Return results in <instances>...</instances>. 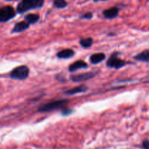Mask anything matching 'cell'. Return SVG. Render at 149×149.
<instances>
[{
	"label": "cell",
	"mask_w": 149,
	"mask_h": 149,
	"mask_svg": "<svg viewBox=\"0 0 149 149\" xmlns=\"http://www.w3.org/2000/svg\"><path fill=\"white\" fill-rule=\"evenodd\" d=\"M105 59V55L102 52L99 53H95L93 54L90 57V62L92 64H97L103 61Z\"/></svg>",
	"instance_id": "4fadbf2b"
},
{
	"label": "cell",
	"mask_w": 149,
	"mask_h": 149,
	"mask_svg": "<svg viewBox=\"0 0 149 149\" xmlns=\"http://www.w3.org/2000/svg\"><path fill=\"white\" fill-rule=\"evenodd\" d=\"M134 59L140 62L149 63V49L144 50L136 55L134 57Z\"/></svg>",
	"instance_id": "8fae6325"
},
{
	"label": "cell",
	"mask_w": 149,
	"mask_h": 149,
	"mask_svg": "<svg viewBox=\"0 0 149 149\" xmlns=\"http://www.w3.org/2000/svg\"><path fill=\"white\" fill-rule=\"evenodd\" d=\"M92 17H93V13H86L80 16V18L85 19V20H86H86H89V19L92 18Z\"/></svg>",
	"instance_id": "e0dca14e"
},
{
	"label": "cell",
	"mask_w": 149,
	"mask_h": 149,
	"mask_svg": "<svg viewBox=\"0 0 149 149\" xmlns=\"http://www.w3.org/2000/svg\"><path fill=\"white\" fill-rule=\"evenodd\" d=\"M118 15V9L116 7H111L103 11V15L107 19L115 18Z\"/></svg>",
	"instance_id": "9c48e42d"
},
{
	"label": "cell",
	"mask_w": 149,
	"mask_h": 149,
	"mask_svg": "<svg viewBox=\"0 0 149 149\" xmlns=\"http://www.w3.org/2000/svg\"><path fill=\"white\" fill-rule=\"evenodd\" d=\"M15 16V11L11 6L0 7V23L7 22Z\"/></svg>",
	"instance_id": "277c9868"
},
{
	"label": "cell",
	"mask_w": 149,
	"mask_h": 149,
	"mask_svg": "<svg viewBox=\"0 0 149 149\" xmlns=\"http://www.w3.org/2000/svg\"><path fill=\"white\" fill-rule=\"evenodd\" d=\"M74 55V52L71 49H65L57 53L56 56L61 59H68Z\"/></svg>",
	"instance_id": "7c38bea8"
},
{
	"label": "cell",
	"mask_w": 149,
	"mask_h": 149,
	"mask_svg": "<svg viewBox=\"0 0 149 149\" xmlns=\"http://www.w3.org/2000/svg\"><path fill=\"white\" fill-rule=\"evenodd\" d=\"M148 82H149V81H148Z\"/></svg>",
	"instance_id": "7402d4cb"
},
{
	"label": "cell",
	"mask_w": 149,
	"mask_h": 149,
	"mask_svg": "<svg viewBox=\"0 0 149 149\" xmlns=\"http://www.w3.org/2000/svg\"><path fill=\"white\" fill-rule=\"evenodd\" d=\"M45 0H22L17 7V12L20 14L24 13L32 9L40 8Z\"/></svg>",
	"instance_id": "6da1fadb"
},
{
	"label": "cell",
	"mask_w": 149,
	"mask_h": 149,
	"mask_svg": "<svg viewBox=\"0 0 149 149\" xmlns=\"http://www.w3.org/2000/svg\"><path fill=\"white\" fill-rule=\"evenodd\" d=\"M39 16L37 14H28L25 16V20L29 24H34L39 20Z\"/></svg>",
	"instance_id": "5bb4252c"
},
{
	"label": "cell",
	"mask_w": 149,
	"mask_h": 149,
	"mask_svg": "<svg viewBox=\"0 0 149 149\" xmlns=\"http://www.w3.org/2000/svg\"><path fill=\"white\" fill-rule=\"evenodd\" d=\"M88 87L85 85H80L79 87H74V88H72L70 90H67L65 92V94L67 95H74L79 94V93H85L88 90Z\"/></svg>",
	"instance_id": "30bf717a"
},
{
	"label": "cell",
	"mask_w": 149,
	"mask_h": 149,
	"mask_svg": "<svg viewBox=\"0 0 149 149\" xmlns=\"http://www.w3.org/2000/svg\"><path fill=\"white\" fill-rule=\"evenodd\" d=\"M143 147L145 149H149V141L148 140H144L143 142Z\"/></svg>",
	"instance_id": "ac0fdd59"
},
{
	"label": "cell",
	"mask_w": 149,
	"mask_h": 149,
	"mask_svg": "<svg viewBox=\"0 0 149 149\" xmlns=\"http://www.w3.org/2000/svg\"><path fill=\"white\" fill-rule=\"evenodd\" d=\"M29 26H30V24L26 20L18 22L14 26L13 30H12V33H20V32L24 31L26 29H29Z\"/></svg>",
	"instance_id": "52a82bcc"
},
{
	"label": "cell",
	"mask_w": 149,
	"mask_h": 149,
	"mask_svg": "<svg viewBox=\"0 0 149 149\" xmlns=\"http://www.w3.org/2000/svg\"><path fill=\"white\" fill-rule=\"evenodd\" d=\"M7 1H13V0H7Z\"/></svg>",
	"instance_id": "ffe728a7"
},
{
	"label": "cell",
	"mask_w": 149,
	"mask_h": 149,
	"mask_svg": "<svg viewBox=\"0 0 149 149\" xmlns=\"http://www.w3.org/2000/svg\"><path fill=\"white\" fill-rule=\"evenodd\" d=\"M72 112V111L70 110V109H64L62 111V114L64 115V116H67V115L70 114Z\"/></svg>",
	"instance_id": "d6986e66"
},
{
	"label": "cell",
	"mask_w": 149,
	"mask_h": 149,
	"mask_svg": "<svg viewBox=\"0 0 149 149\" xmlns=\"http://www.w3.org/2000/svg\"><path fill=\"white\" fill-rule=\"evenodd\" d=\"M67 3L65 0H53V6L56 8L62 9L67 7Z\"/></svg>",
	"instance_id": "2e32d148"
},
{
	"label": "cell",
	"mask_w": 149,
	"mask_h": 149,
	"mask_svg": "<svg viewBox=\"0 0 149 149\" xmlns=\"http://www.w3.org/2000/svg\"><path fill=\"white\" fill-rule=\"evenodd\" d=\"M96 75V73L94 72L83 73V74H77V75H72L70 79H71L72 81H74V82H80V81L91 79L93 78Z\"/></svg>",
	"instance_id": "8992f818"
},
{
	"label": "cell",
	"mask_w": 149,
	"mask_h": 149,
	"mask_svg": "<svg viewBox=\"0 0 149 149\" xmlns=\"http://www.w3.org/2000/svg\"><path fill=\"white\" fill-rule=\"evenodd\" d=\"M100 1H107V0H100Z\"/></svg>",
	"instance_id": "44dd1931"
},
{
	"label": "cell",
	"mask_w": 149,
	"mask_h": 149,
	"mask_svg": "<svg viewBox=\"0 0 149 149\" xmlns=\"http://www.w3.org/2000/svg\"><path fill=\"white\" fill-rule=\"evenodd\" d=\"M93 39L92 38H83L80 40V45L84 48H89L93 44Z\"/></svg>",
	"instance_id": "9a60e30c"
},
{
	"label": "cell",
	"mask_w": 149,
	"mask_h": 149,
	"mask_svg": "<svg viewBox=\"0 0 149 149\" xmlns=\"http://www.w3.org/2000/svg\"><path fill=\"white\" fill-rule=\"evenodd\" d=\"M29 74V68L26 65H20L15 68L10 73L11 79L15 80H25Z\"/></svg>",
	"instance_id": "3957f363"
},
{
	"label": "cell",
	"mask_w": 149,
	"mask_h": 149,
	"mask_svg": "<svg viewBox=\"0 0 149 149\" xmlns=\"http://www.w3.org/2000/svg\"><path fill=\"white\" fill-rule=\"evenodd\" d=\"M127 64V62L118 58L117 52H114L107 61V66L109 68H115V69H119V68L125 66Z\"/></svg>",
	"instance_id": "5b68a950"
},
{
	"label": "cell",
	"mask_w": 149,
	"mask_h": 149,
	"mask_svg": "<svg viewBox=\"0 0 149 149\" xmlns=\"http://www.w3.org/2000/svg\"><path fill=\"white\" fill-rule=\"evenodd\" d=\"M68 103V100H58L44 103L38 108V111L45 113V112H50L54 110H57V109H64Z\"/></svg>",
	"instance_id": "7a4b0ae2"
},
{
	"label": "cell",
	"mask_w": 149,
	"mask_h": 149,
	"mask_svg": "<svg viewBox=\"0 0 149 149\" xmlns=\"http://www.w3.org/2000/svg\"><path fill=\"white\" fill-rule=\"evenodd\" d=\"M88 67V64L83 61H77L72 63L69 66V71L70 72H74V71H77L81 68H86Z\"/></svg>",
	"instance_id": "ba28073f"
}]
</instances>
